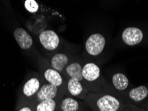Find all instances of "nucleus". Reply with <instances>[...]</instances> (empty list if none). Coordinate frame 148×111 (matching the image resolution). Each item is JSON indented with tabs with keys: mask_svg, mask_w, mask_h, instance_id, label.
I'll return each mask as SVG.
<instances>
[{
	"mask_svg": "<svg viewBox=\"0 0 148 111\" xmlns=\"http://www.w3.org/2000/svg\"><path fill=\"white\" fill-rule=\"evenodd\" d=\"M85 103L91 111H138L121 96L108 93H89Z\"/></svg>",
	"mask_w": 148,
	"mask_h": 111,
	"instance_id": "nucleus-1",
	"label": "nucleus"
},
{
	"mask_svg": "<svg viewBox=\"0 0 148 111\" xmlns=\"http://www.w3.org/2000/svg\"><path fill=\"white\" fill-rule=\"evenodd\" d=\"M84 86L89 93H106L109 84L96 63L85 61L82 69Z\"/></svg>",
	"mask_w": 148,
	"mask_h": 111,
	"instance_id": "nucleus-2",
	"label": "nucleus"
},
{
	"mask_svg": "<svg viewBox=\"0 0 148 111\" xmlns=\"http://www.w3.org/2000/svg\"><path fill=\"white\" fill-rule=\"evenodd\" d=\"M38 69L39 73L43 82H47L66 90L67 78L60 72L55 70L50 65L46 57H40L38 60Z\"/></svg>",
	"mask_w": 148,
	"mask_h": 111,
	"instance_id": "nucleus-3",
	"label": "nucleus"
},
{
	"mask_svg": "<svg viewBox=\"0 0 148 111\" xmlns=\"http://www.w3.org/2000/svg\"><path fill=\"white\" fill-rule=\"evenodd\" d=\"M43 84V81L40 73H35L27 78L19 89L17 104L29 102L38 92Z\"/></svg>",
	"mask_w": 148,
	"mask_h": 111,
	"instance_id": "nucleus-4",
	"label": "nucleus"
},
{
	"mask_svg": "<svg viewBox=\"0 0 148 111\" xmlns=\"http://www.w3.org/2000/svg\"><path fill=\"white\" fill-rule=\"evenodd\" d=\"M65 96L66 90L44 82L38 92L30 100L29 103L34 105L39 102L47 99H62Z\"/></svg>",
	"mask_w": 148,
	"mask_h": 111,
	"instance_id": "nucleus-5",
	"label": "nucleus"
},
{
	"mask_svg": "<svg viewBox=\"0 0 148 111\" xmlns=\"http://www.w3.org/2000/svg\"><path fill=\"white\" fill-rule=\"evenodd\" d=\"M39 41L45 51L50 53H57L62 45V39L59 35L52 29H44L38 36Z\"/></svg>",
	"mask_w": 148,
	"mask_h": 111,
	"instance_id": "nucleus-6",
	"label": "nucleus"
},
{
	"mask_svg": "<svg viewBox=\"0 0 148 111\" xmlns=\"http://www.w3.org/2000/svg\"><path fill=\"white\" fill-rule=\"evenodd\" d=\"M106 39L103 35L94 33L88 37L85 43V49L88 55L91 57H96L102 53L105 49Z\"/></svg>",
	"mask_w": 148,
	"mask_h": 111,
	"instance_id": "nucleus-7",
	"label": "nucleus"
},
{
	"mask_svg": "<svg viewBox=\"0 0 148 111\" xmlns=\"http://www.w3.org/2000/svg\"><path fill=\"white\" fill-rule=\"evenodd\" d=\"M75 57L66 51H59L53 53L47 59L49 63L53 68L66 77L65 71L67 65Z\"/></svg>",
	"mask_w": 148,
	"mask_h": 111,
	"instance_id": "nucleus-8",
	"label": "nucleus"
},
{
	"mask_svg": "<svg viewBox=\"0 0 148 111\" xmlns=\"http://www.w3.org/2000/svg\"><path fill=\"white\" fill-rule=\"evenodd\" d=\"M89 91L82 82L72 78H67L66 83V96L84 101Z\"/></svg>",
	"mask_w": 148,
	"mask_h": 111,
	"instance_id": "nucleus-9",
	"label": "nucleus"
},
{
	"mask_svg": "<svg viewBox=\"0 0 148 111\" xmlns=\"http://www.w3.org/2000/svg\"><path fill=\"white\" fill-rule=\"evenodd\" d=\"M59 111H91L84 101L65 96L60 101Z\"/></svg>",
	"mask_w": 148,
	"mask_h": 111,
	"instance_id": "nucleus-10",
	"label": "nucleus"
},
{
	"mask_svg": "<svg viewBox=\"0 0 148 111\" xmlns=\"http://www.w3.org/2000/svg\"><path fill=\"white\" fill-rule=\"evenodd\" d=\"M121 39L123 43L128 46H134L142 41L143 33L138 27H128L122 32Z\"/></svg>",
	"mask_w": 148,
	"mask_h": 111,
	"instance_id": "nucleus-11",
	"label": "nucleus"
},
{
	"mask_svg": "<svg viewBox=\"0 0 148 111\" xmlns=\"http://www.w3.org/2000/svg\"><path fill=\"white\" fill-rule=\"evenodd\" d=\"M85 61L75 57L71 61L70 63L67 65L65 73H66V77L67 78H72V79L79 80V82L84 83V80L83 78L82 75V69L83 65H84Z\"/></svg>",
	"mask_w": 148,
	"mask_h": 111,
	"instance_id": "nucleus-12",
	"label": "nucleus"
},
{
	"mask_svg": "<svg viewBox=\"0 0 148 111\" xmlns=\"http://www.w3.org/2000/svg\"><path fill=\"white\" fill-rule=\"evenodd\" d=\"M14 37L21 49L27 51L34 47V40L30 34L22 27H17L14 31Z\"/></svg>",
	"mask_w": 148,
	"mask_h": 111,
	"instance_id": "nucleus-13",
	"label": "nucleus"
},
{
	"mask_svg": "<svg viewBox=\"0 0 148 111\" xmlns=\"http://www.w3.org/2000/svg\"><path fill=\"white\" fill-rule=\"evenodd\" d=\"M148 96V89L144 85H141L137 87L131 89L127 93L128 101L132 103H140L143 101ZM133 104V103H132Z\"/></svg>",
	"mask_w": 148,
	"mask_h": 111,
	"instance_id": "nucleus-14",
	"label": "nucleus"
},
{
	"mask_svg": "<svg viewBox=\"0 0 148 111\" xmlns=\"http://www.w3.org/2000/svg\"><path fill=\"white\" fill-rule=\"evenodd\" d=\"M112 84L114 89L113 90L122 92L127 90L129 87L130 81L125 74L118 72L112 76Z\"/></svg>",
	"mask_w": 148,
	"mask_h": 111,
	"instance_id": "nucleus-15",
	"label": "nucleus"
},
{
	"mask_svg": "<svg viewBox=\"0 0 148 111\" xmlns=\"http://www.w3.org/2000/svg\"><path fill=\"white\" fill-rule=\"evenodd\" d=\"M62 99H47L34 104V111H59Z\"/></svg>",
	"mask_w": 148,
	"mask_h": 111,
	"instance_id": "nucleus-16",
	"label": "nucleus"
},
{
	"mask_svg": "<svg viewBox=\"0 0 148 111\" xmlns=\"http://www.w3.org/2000/svg\"><path fill=\"white\" fill-rule=\"evenodd\" d=\"M24 6L26 10L32 14L38 12L40 8L38 3L35 0H26L24 2Z\"/></svg>",
	"mask_w": 148,
	"mask_h": 111,
	"instance_id": "nucleus-17",
	"label": "nucleus"
},
{
	"mask_svg": "<svg viewBox=\"0 0 148 111\" xmlns=\"http://www.w3.org/2000/svg\"><path fill=\"white\" fill-rule=\"evenodd\" d=\"M34 105L33 104L26 102V103L17 104L16 111H34Z\"/></svg>",
	"mask_w": 148,
	"mask_h": 111,
	"instance_id": "nucleus-18",
	"label": "nucleus"
},
{
	"mask_svg": "<svg viewBox=\"0 0 148 111\" xmlns=\"http://www.w3.org/2000/svg\"><path fill=\"white\" fill-rule=\"evenodd\" d=\"M147 111H148V106H147Z\"/></svg>",
	"mask_w": 148,
	"mask_h": 111,
	"instance_id": "nucleus-19",
	"label": "nucleus"
}]
</instances>
